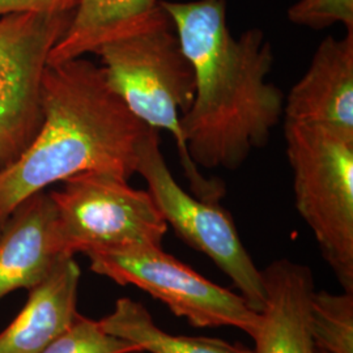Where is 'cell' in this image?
<instances>
[{
	"instance_id": "1",
	"label": "cell",
	"mask_w": 353,
	"mask_h": 353,
	"mask_svg": "<svg viewBox=\"0 0 353 353\" xmlns=\"http://www.w3.org/2000/svg\"><path fill=\"white\" fill-rule=\"evenodd\" d=\"M160 4L195 72V96L181 117L190 159L198 168L236 170L268 144L283 119L285 96L267 80L275 62L272 45L258 28L234 37L227 0Z\"/></svg>"
},
{
	"instance_id": "2",
	"label": "cell",
	"mask_w": 353,
	"mask_h": 353,
	"mask_svg": "<svg viewBox=\"0 0 353 353\" xmlns=\"http://www.w3.org/2000/svg\"><path fill=\"white\" fill-rule=\"evenodd\" d=\"M43 122L24 153L0 169V233L14 210L48 186L85 172L130 179L150 127L128 110L101 65L76 58L49 64L42 80Z\"/></svg>"
},
{
	"instance_id": "3",
	"label": "cell",
	"mask_w": 353,
	"mask_h": 353,
	"mask_svg": "<svg viewBox=\"0 0 353 353\" xmlns=\"http://www.w3.org/2000/svg\"><path fill=\"white\" fill-rule=\"evenodd\" d=\"M96 54L109 85L128 110L145 126L172 135L192 195L220 203L225 194L223 182L203 176L182 137L181 117L195 96V72L164 8L143 28L105 43Z\"/></svg>"
},
{
	"instance_id": "4",
	"label": "cell",
	"mask_w": 353,
	"mask_h": 353,
	"mask_svg": "<svg viewBox=\"0 0 353 353\" xmlns=\"http://www.w3.org/2000/svg\"><path fill=\"white\" fill-rule=\"evenodd\" d=\"M296 208L344 292L353 293V138L284 122Z\"/></svg>"
},
{
	"instance_id": "5",
	"label": "cell",
	"mask_w": 353,
	"mask_h": 353,
	"mask_svg": "<svg viewBox=\"0 0 353 353\" xmlns=\"http://www.w3.org/2000/svg\"><path fill=\"white\" fill-rule=\"evenodd\" d=\"M65 255L161 246L168 224L147 190L105 172H85L49 192Z\"/></svg>"
},
{
	"instance_id": "6",
	"label": "cell",
	"mask_w": 353,
	"mask_h": 353,
	"mask_svg": "<svg viewBox=\"0 0 353 353\" xmlns=\"http://www.w3.org/2000/svg\"><path fill=\"white\" fill-rule=\"evenodd\" d=\"M137 173L147 182L168 227L192 249L205 254L234 283L255 312L265 299L262 271L246 252L232 216L220 203L207 202L182 189L165 161L160 132L150 128L141 140Z\"/></svg>"
},
{
	"instance_id": "7",
	"label": "cell",
	"mask_w": 353,
	"mask_h": 353,
	"mask_svg": "<svg viewBox=\"0 0 353 353\" xmlns=\"http://www.w3.org/2000/svg\"><path fill=\"white\" fill-rule=\"evenodd\" d=\"M90 270L122 285H135L195 327L240 328L254 336L261 316L232 290L204 278L161 246L90 252Z\"/></svg>"
},
{
	"instance_id": "8",
	"label": "cell",
	"mask_w": 353,
	"mask_h": 353,
	"mask_svg": "<svg viewBox=\"0 0 353 353\" xmlns=\"http://www.w3.org/2000/svg\"><path fill=\"white\" fill-rule=\"evenodd\" d=\"M74 12L0 17V169L13 164L43 122L42 80Z\"/></svg>"
},
{
	"instance_id": "9",
	"label": "cell",
	"mask_w": 353,
	"mask_h": 353,
	"mask_svg": "<svg viewBox=\"0 0 353 353\" xmlns=\"http://www.w3.org/2000/svg\"><path fill=\"white\" fill-rule=\"evenodd\" d=\"M283 119L353 138V30L319 43L309 68L285 96Z\"/></svg>"
},
{
	"instance_id": "10",
	"label": "cell",
	"mask_w": 353,
	"mask_h": 353,
	"mask_svg": "<svg viewBox=\"0 0 353 353\" xmlns=\"http://www.w3.org/2000/svg\"><path fill=\"white\" fill-rule=\"evenodd\" d=\"M65 255L58 240L50 194L21 203L0 233V300L13 290H32Z\"/></svg>"
},
{
	"instance_id": "11",
	"label": "cell",
	"mask_w": 353,
	"mask_h": 353,
	"mask_svg": "<svg viewBox=\"0 0 353 353\" xmlns=\"http://www.w3.org/2000/svg\"><path fill=\"white\" fill-rule=\"evenodd\" d=\"M265 299L252 353H319L309 327L314 292L309 267L290 259L274 261L262 271Z\"/></svg>"
},
{
	"instance_id": "12",
	"label": "cell",
	"mask_w": 353,
	"mask_h": 353,
	"mask_svg": "<svg viewBox=\"0 0 353 353\" xmlns=\"http://www.w3.org/2000/svg\"><path fill=\"white\" fill-rule=\"evenodd\" d=\"M80 268L63 256L50 274L29 290L26 306L0 332V353H41L75 323Z\"/></svg>"
},
{
	"instance_id": "13",
	"label": "cell",
	"mask_w": 353,
	"mask_h": 353,
	"mask_svg": "<svg viewBox=\"0 0 353 353\" xmlns=\"http://www.w3.org/2000/svg\"><path fill=\"white\" fill-rule=\"evenodd\" d=\"M161 0H79L63 37L52 48L49 64L96 54L105 43L145 26Z\"/></svg>"
},
{
	"instance_id": "14",
	"label": "cell",
	"mask_w": 353,
	"mask_h": 353,
	"mask_svg": "<svg viewBox=\"0 0 353 353\" xmlns=\"http://www.w3.org/2000/svg\"><path fill=\"white\" fill-rule=\"evenodd\" d=\"M99 322L106 332L137 344L143 353H252L241 344L220 339L169 334L154 323L141 303L131 299H119L113 312Z\"/></svg>"
},
{
	"instance_id": "15",
	"label": "cell",
	"mask_w": 353,
	"mask_h": 353,
	"mask_svg": "<svg viewBox=\"0 0 353 353\" xmlns=\"http://www.w3.org/2000/svg\"><path fill=\"white\" fill-rule=\"evenodd\" d=\"M309 327L318 351L353 353V293L314 290L309 303Z\"/></svg>"
},
{
	"instance_id": "16",
	"label": "cell",
	"mask_w": 353,
	"mask_h": 353,
	"mask_svg": "<svg viewBox=\"0 0 353 353\" xmlns=\"http://www.w3.org/2000/svg\"><path fill=\"white\" fill-rule=\"evenodd\" d=\"M41 353H143L134 343L106 332L99 321L79 316L75 323Z\"/></svg>"
},
{
	"instance_id": "17",
	"label": "cell",
	"mask_w": 353,
	"mask_h": 353,
	"mask_svg": "<svg viewBox=\"0 0 353 353\" xmlns=\"http://www.w3.org/2000/svg\"><path fill=\"white\" fill-rule=\"evenodd\" d=\"M288 19L294 26L314 30L336 24L353 30V0H297L288 10Z\"/></svg>"
},
{
	"instance_id": "18",
	"label": "cell",
	"mask_w": 353,
	"mask_h": 353,
	"mask_svg": "<svg viewBox=\"0 0 353 353\" xmlns=\"http://www.w3.org/2000/svg\"><path fill=\"white\" fill-rule=\"evenodd\" d=\"M79 0H0V17L20 12H74Z\"/></svg>"
},
{
	"instance_id": "19",
	"label": "cell",
	"mask_w": 353,
	"mask_h": 353,
	"mask_svg": "<svg viewBox=\"0 0 353 353\" xmlns=\"http://www.w3.org/2000/svg\"><path fill=\"white\" fill-rule=\"evenodd\" d=\"M319 353H325V352H321V351H319Z\"/></svg>"
}]
</instances>
